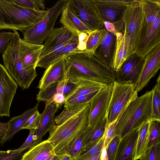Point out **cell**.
Returning <instances> with one entry per match:
<instances>
[{
    "label": "cell",
    "mask_w": 160,
    "mask_h": 160,
    "mask_svg": "<svg viewBox=\"0 0 160 160\" xmlns=\"http://www.w3.org/2000/svg\"><path fill=\"white\" fill-rule=\"evenodd\" d=\"M66 78L76 83L90 81L108 85L115 81V72L100 62L92 52L85 51L64 57Z\"/></svg>",
    "instance_id": "cell-1"
},
{
    "label": "cell",
    "mask_w": 160,
    "mask_h": 160,
    "mask_svg": "<svg viewBox=\"0 0 160 160\" xmlns=\"http://www.w3.org/2000/svg\"><path fill=\"white\" fill-rule=\"evenodd\" d=\"M47 10L22 7L13 0H0V29L23 32L40 21Z\"/></svg>",
    "instance_id": "cell-2"
},
{
    "label": "cell",
    "mask_w": 160,
    "mask_h": 160,
    "mask_svg": "<svg viewBox=\"0 0 160 160\" xmlns=\"http://www.w3.org/2000/svg\"><path fill=\"white\" fill-rule=\"evenodd\" d=\"M90 103L75 116L49 132L46 140L52 145L56 155L64 153L71 142L88 126Z\"/></svg>",
    "instance_id": "cell-3"
},
{
    "label": "cell",
    "mask_w": 160,
    "mask_h": 160,
    "mask_svg": "<svg viewBox=\"0 0 160 160\" xmlns=\"http://www.w3.org/2000/svg\"><path fill=\"white\" fill-rule=\"evenodd\" d=\"M152 96V90L131 101L119 117L115 135L121 139L132 131L138 129L150 118Z\"/></svg>",
    "instance_id": "cell-4"
},
{
    "label": "cell",
    "mask_w": 160,
    "mask_h": 160,
    "mask_svg": "<svg viewBox=\"0 0 160 160\" xmlns=\"http://www.w3.org/2000/svg\"><path fill=\"white\" fill-rule=\"evenodd\" d=\"M2 55L4 66L17 84L24 90L29 87L37 75L36 69L27 70L23 67L19 56L20 38L17 31Z\"/></svg>",
    "instance_id": "cell-5"
},
{
    "label": "cell",
    "mask_w": 160,
    "mask_h": 160,
    "mask_svg": "<svg viewBox=\"0 0 160 160\" xmlns=\"http://www.w3.org/2000/svg\"><path fill=\"white\" fill-rule=\"evenodd\" d=\"M68 0H59L51 8L38 22L23 32L25 42L33 44L42 45V43L53 29L58 17L65 6Z\"/></svg>",
    "instance_id": "cell-6"
},
{
    "label": "cell",
    "mask_w": 160,
    "mask_h": 160,
    "mask_svg": "<svg viewBox=\"0 0 160 160\" xmlns=\"http://www.w3.org/2000/svg\"><path fill=\"white\" fill-rule=\"evenodd\" d=\"M138 97L133 84L114 81L106 115V126L118 118L128 104Z\"/></svg>",
    "instance_id": "cell-7"
},
{
    "label": "cell",
    "mask_w": 160,
    "mask_h": 160,
    "mask_svg": "<svg viewBox=\"0 0 160 160\" xmlns=\"http://www.w3.org/2000/svg\"><path fill=\"white\" fill-rule=\"evenodd\" d=\"M124 25L123 34L129 38V47L127 58L134 53L135 47L142 29L145 17L138 0L128 6L122 17Z\"/></svg>",
    "instance_id": "cell-8"
},
{
    "label": "cell",
    "mask_w": 160,
    "mask_h": 160,
    "mask_svg": "<svg viewBox=\"0 0 160 160\" xmlns=\"http://www.w3.org/2000/svg\"><path fill=\"white\" fill-rule=\"evenodd\" d=\"M160 44V12L150 25L145 22V18L135 45L134 53L145 57L152 49Z\"/></svg>",
    "instance_id": "cell-9"
},
{
    "label": "cell",
    "mask_w": 160,
    "mask_h": 160,
    "mask_svg": "<svg viewBox=\"0 0 160 160\" xmlns=\"http://www.w3.org/2000/svg\"><path fill=\"white\" fill-rule=\"evenodd\" d=\"M96 11L104 22L111 23L122 19L128 6L133 0H93Z\"/></svg>",
    "instance_id": "cell-10"
},
{
    "label": "cell",
    "mask_w": 160,
    "mask_h": 160,
    "mask_svg": "<svg viewBox=\"0 0 160 160\" xmlns=\"http://www.w3.org/2000/svg\"><path fill=\"white\" fill-rule=\"evenodd\" d=\"M18 84L5 67L0 63V116L10 117V110Z\"/></svg>",
    "instance_id": "cell-11"
},
{
    "label": "cell",
    "mask_w": 160,
    "mask_h": 160,
    "mask_svg": "<svg viewBox=\"0 0 160 160\" xmlns=\"http://www.w3.org/2000/svg\"><path fill=\"white\" fill-rule=\"evenodd\" d=\"M145 57L133 53L129 56L115 73V81L122 84L134 85L142 71Z\"/></svg>",
    "instance_id": "cell-12"
},
{
    "label": "cell",
    "mask_w": 160,
    "mask_h": 160,
    "mask_svg": "<svg viewBox=\"0 0 160 160\" xmlns=\"http://www.w3.org/2000/svg\"><path fill=\"white\" fill-rule=\"evenodd\" d=\"M78 18L93 30L104 27V22L98 13L93 0H71Z\"/></svg>",
    "instance_id": "cell-13"
},
{
    "label": "cell",
    "mask_w": 160,
    "mask_h": 160,
    "mask_svg": "<svg viewBox=\"0 0 160 160\" xmlns=\"http://www.w3.org/2000/svg\"><path fill=\"white\" fill-rule=\"evenodd\" d=\"M145 61L139 78L134 85L138 92L148 84L160 68V44H158L144 57Z\"/></svg>",
    "instance_id": "cell-14"
},
{
    "label": "cell",
    "mask_w": 160,
    "mask_h": 160,
    "mask_svg": "<svg viewBox=\"0 0 160 160\" xmlns=\"http://www.w3.org/2000/svg\"><path fill=\"white\" fill-rule=\"evenodd\" d=\"M113 88V83L100 91L90 103L88 126H92L106 117Z\"/></svg>",
    "instance_id": "cell-15"
},
{
    "label": "cell",
    "mask_w": 160,
    "mask_h": 160,
    "mask_svg": "<svg viewBox=\"0 0 160 160\" xmlns=\"http://www.w3.org/2000/svg\"><path fill=\"white\" fill-rule=\"evenodd\" d=\"M78 37L64 27L54 28L45 40L39 59L72 42Z\"/></svg>",
    "instance_id": "cell-16"
},
{
    "label": "cell",
    "mask_w": 160,
    "mask_h": 160,
    "mask_svg": "<svg viewBox=\"0 0 160 160\" xmlns=\"http://www.w3.org/2000/svg\"><path fill=\"white\" fill-rule=\"evenodd\" d=\"M67 69L64 57L50 65L46 69L37 88L43 89L60 82L66 77Z\"/></svg>",
    "instance_id": "cell-17"
},
{
    "label": "cell",
    "mask_w": 160,
    "mask_h": 160,
    "mask_svg": "<svg viewBox=\"0 0 160 160\" xmlns=\"http://www.w3.org/2000/svg\"><path fill=\"white\" fill-rule=\"evenodd\" d=\"M60 23L63 27L78 36L81 32L88 34L94 31L84 24L77 17L71 0H68L62 11Z\"/></svg>",
    "instance_id": "cell-18"
},
{
    "label": "cell",
    "mask_w": 160,
    "mask_h": 160,
    "mask_svg": "<svg viewBox=\"0 0 160 160\" xmlns=\"http://www.w3.org/2000/svg\"><path fill=\"white\" fill-rule=\"evenodd\" d=\"M43 48V45L28 43L20 38L19 56L22 65L26 69H36Z\"/></svg>",
    "instance_id": "cell-19"
},
{
    "label": "cell",
    "mask_w": 160,
    "mask_h": 160,
    "mask_svg": "<svg viewBox=\"0 0 160 160\" xmlns=\"http://www.w3.org/2000/svg\"><path fill=\"white\" fill-rule=\"evenodd\" d=\"M116 44V35L108 31L93 54L102 63L112 68Z\"/></svg>",
    "instance_id": "cell-20"
},
{
    "label": "cell",
    "mask_w": 160,
    "mask_h": 160,
    "mask_svg": "<svg viewBox=\"0 0 160 160\" xmlns=\"http://www.w3.org/2000/svg\"><path fill=\"white\" fill-rule=\"evenodd\" d=\"M60 106L53 102H46L45 108L40 114V118L35 130L36 144L41 142L42 137L55 125L54 115Z\"/></svg>",
    "instance_id": "cell-21"
},
{
    "label": "cell",
    "mask_w": 160,
    "mask_h": 160,
    "mask_svg": "<svg viewBox=\"0 0 160 160\" xmlns=\"http://www.w3.org/2000/svg\"><path fill=\"white\" fill-rule=\"evenodd\" d=\"M138 129L124 137L119 143L114 160H133L138 136Z\"/></svg>",
    "instance_id": "cell-22"
},
{
    "label": "cell",
    "mask_w": 160,
    "mask_h": 160,
    "mask_svg": "<svg viewBox=\"0 0 160 160\" xmlns=\"http://www.w3.org/2000/svg\"><path fill=\"white\" fill-rule=\"evenodd\" d=\"M78 44V37L68 44L40 58L37 64V67H39L46 69L50 65L64 56L83 52L78 50L77 48Z\"/></svg>",
    "instance_id": "cell-23"
},
{
    "label": "cell",
    "mask_w": 160,
    "mask_h": 160,
    "mask_svg": "<svg viewBox=\"0 0 160 160\" xmlns=\"http://www.w3.org/2000/svg\"><path fill=\"white\" fill-rule=\"evenodd\" d=\"M39 103L38 102L35 107L28 109L20 115L12 118L7 122L8 128L4 137L0 142L1 145L10 140L15 134L22 129L23 125L38 110Z\"/></svg>",
    "instance_id": "cell-24"
},
{
    "label": "cell",
    "mask_w": 160,
    "mask_h": 160,
    "mask_svg": "<svg viewBox=\"0 0 160 160\" xmlns=\"http://www.w3.org/2000/svg\"><path fill=\"white\" fill-rule=\"evenodd\" d=\"M106 122V117L98 123L92 126H88L85 128L83 139V152L95 145L102 136Z\"/></svg>",
    "instance_id": "cell-25"
},
{
    "label": "cell",
    "mask_w": 160,
    "mask_h": 160,
    "mask_svg": "<svg viewBox=\"0 0 160 160\" xmlns=\"http://www.w3.org/2000/svg\"><path fill=\"white\" fill-rule=\"evenodd\" d=\"M117 44L112 68L115 72L121 68L127 59L129 47L128 38L125 34L117 33Z\"/></svg>",
    "instance_id": "cell-26"
},
{
    "label": "cell",
    "mask_w": 160,
    "mask_h": 160,
    "mask_svg": "<svg viewBox=\"0 0 160 160\" xmlns=\"http://www.w3.org/2000/svg\"><path fill=\"white\" fill-rule=\"evenodd\" d=\"M56 155L52 144L46 140L29 148L21 160H44Z\"/></svg>",
    "instance_id": "cell-27"
},
{
    "label": "cell",
    "mask_w": 160,
    "mask_h": 160,
    "mask_svg": "<svg viewBox=\"0 0 160 160\" xmlns=\"http://www.w3.org/2000/svg\"><path fill=\"white\" fill-rule=\"evenodd\" d=\"M76 83L75 87L66 97L65 101L80 96L100 92L108 85L90 81H82Z\"/></svg>",
    "instance_id": "cell-28"
},
{
    "label": "cell",
    "mask_w": 160,
    "mask_h": 160,
    "mask_svg": "<svg viewBox=\"0 0 160 160\" xmlns=\"http://www.w3.org/2000/svg\"><path fill=\"white\" fill-rule=\"evenodd\" d=\"M150 122L149 119L145 121L138 128V136L133 160L139 159L148 149Z\"/></svg>",
    "instance_id": "cell-29"
},
{
    "label": "cell",
    "mask_w": 160,
    "mask_h": 160,
    "mask_svg": "<svg viewBox=\"0 0 160 160\" xmlns=\"http://www.w3.org/2000/svg\"><path fill=\"white\" fill-rule=\"evenodd\" d=\"M144 13L146 23L152 24L160 12V0H138Z\"/></svg>",
    "instance_id": "cell-30"
},
{
    "label": "cell",
    "mask_w": 160,
    "mask_h": 160,
    "mask_svg": "<svg viewBox=\"0 0 160 160\" xmlns=\"http://www.w3.org/2000/svg\"><path fill=\"white\" fill-rule=\"evenodd\" d=\"M152 96L151 113L149 120L160 122V75L159 74L156 84L152 90Z\"/></svg>",
    "instance_id": "cell-31"
},
{
    "label": "cell",
    "mask_w": 160,
    "mask_h": 160,
    "mask_svg": "<svg viewBox=\"0 0 160 160\" xmlns=\"http://www.w3.org/2000/svg\"><path fill=\"white\" fill-rule=\"evenodd\" d=\"M108 32L105 28L103 27L88 33L86 42V50L94 54Z\"/></svg>",
    "instance_id": "cell-32"
},
{
    "label": "cell",
    "mask_w": 160,
    "mask_h": 160,
    "mask_svg": "<svg viewBox=\"0 0 160 160\" xmlns=\"http://www.w3.org/2000/svg\"><path fill=\"white\" fill-rule=\"evenodd\" d=\"M85 129L71 142L64 153H67L75 159L83 153V139Z\"/></svg>",
    "instance_id": "cell-33"
},
{
    "label": "cell",
    "mask_w": 160,
    "mask_h": 160,
    "mask_svg": "<svg viewBox=\"0 0 160 160\" xmlns=\"http://www.w3.org/2000/svg\"><path fill=\"white\" fill-rule=\"evenodd\" d=\"M89 103H86L70 108L64 109L63 111L55 118L56 125H59L76 115Z\"/></svg>",
    "instance_id": "cell-34"
},
{
    "label": "cell",
    "mask_w": 160,
    "mask_h": 160,
    "mask_svg": "<svg viewBox=\"0 0 160 160\" xmlns=\"http://www.w3.org/2000/svg\"><path fill=\"white\" fill-rule=\"evenodd\" d=\"M150 121L148 149L160 143V122Z\"/></svg>",
    "instance_id": "cell-35"
},
{
    "label": "cell",
    "mask_w": 160,
    "mask_h": 160,
    "mask_svg": "<svg viewBox=\"0 0 160 160\" xmlns=\"http://www.w3.org/2000/svg\"><path fill=\"white\" fill-rule=\"evenodd\" d=\"M99 92H95L87 95L80 96L66 101L64 103V109H68L78 105L90 103L93 98Z\"/></svg>",
    "instance_id": "cell-36"
},
{
    "label": "cell",
    "mask_w": 160,
    "mask_h": 160,
    "mask_svg": "<svg viewBox=\"0 0 160 160\" xmlns=\"http://www.w3.org/2000/svg\"><path fill=\"white\" fill-rule=\"evenodd\" d=\"M104 140V136H102L94 146L83 152L76 160H85L101 154Z\"/></svg>",
    "instance_id": "cell-37"
},
{
    "label": "cell",
    "mask_w": 160,
    "mask_h": 160,
    "mask_svg": "<svg viewBox=\"0 0 160 160\" xmlns=\"http://www.w3.org/2000/svg\"><path fill=\"white\" fill-rule=\"evenodd\" d=\"M17 4L27 8L45 10L44 0H13Z\"/></svg>",
    "instance_id": "cell-38"
},
{
    "label": "cell",
    "mask_w": 160,
    "mask_h": 160,
    "mask_svg": "<svg viewBox=\"0 0 160 160\" xmlns=\"http://www.w3.org/2000/svg\"><path fill=\"white\" fill-rule=\"evenodd\" d=\"M140 160H160V143L148 149Z\"/></svg>",
    "instance_id": "cell-39"
},
{
    "label": "cell",
    "mask_w": 160,
    "mask_h": 160,
    "mask_svg": "<svg viewBox=\"0 0 160 160\" xmlns=\"http://www.w3.org/2000/svg\"><path fill=\"white\" fill-rule=\"evenodd\" d=\"M104 27L108 31L115 34L117 33L123 34L124 32V25L122 19L112 23L104 22Z\"/></svg>",
    "instance_id": "cell-40"
},
{
    "label": "cell",
    "mask_w": 160,
    "mask_h": 160,
    "mask_svg": "<svg viewBox=\"0 0 160 160\" xmlns=\"http://www.w3.org/2000/svg\"><path fill=\"white\" fill-rule=\"evenodd\" d=\"M120 140V137L118 135H115L107 146L106 151L108 160H114Z\"/></svg>",
    "instance_id": "cell-41"
},
{
    "label": "cell",
    "mask_w": 160,
    "mask_h": 160,
    "mask_svg": "<svg viewBox=\"0 0 160 160\" xmlns=\"http://www.w3.org/2000/svg\"><path fill=\"white\" fill-rule=\"evenodd\" d=\"M24 152H20L16 149L7 151L0 150V160H20Z\"/></svg>",
    "instance_id": "cell-42"
},
{
    "label": "cell",
    "mask_w": 160,
    "mask_h": 160,
    "mask_svg": "<svg viewBox=\"0 0 160 160\" xmlns=\"http://www.w3.org/2000/svg\"><path fill=\"white\" fill-rule=\"evenodd\" d=\"M35 133V129L30 130L29 133L24 143L17 150L20 152H24L28 148L36 145L37 138Z\"/></svg>",
    "instance_id": "cell-43"
},
{
    "label": "cell",
    "mask_w": 160,
    "mask_h": 160,
    "mask_svg": "<svg viewBox=\"0 0 160 160\" xmlns=\"http://www.w3.org/2000/svg\"><path fill=\"white\" fill-rule=\"evenodd\" d=\"M13 35V32H0V53L3 54L5 52Z\"/></svg>",
    "instance_id": "cell-44"
},
{
    "label": "cell",
    "mask_w": 160,
    "mask_h": 160,
    "mask_svg": "<svg viewBox=\"0 0 160 160\" xmlns=\"http://www.w3.org/2000/svg\"><path fill=\"white\" fill-rule=\"evenodd\" d=\"M118 118L106 127L103 135L104 136V142L106 147L109 142L115 135V128Z\"/></svg>",
    "instance_id": "cell-45"
},
{
    "label": "cell",
    "mask_w": 160,
    "mask_h": 160,
    "mask_svg": "<svg viewBox=\"0 0 160 160\" xmlns=\"http://www.w3.org/2000/svg\"><path fill=\"white\" fill-rule=\"evenodd\" d=\"M40 118V114L37 111L23 125L22 129H36Z\"/></svg>",
    "instance_id": "cell-46"
},
{
    "label": "cell",
    "mask_w": 160,
    "mask_h": 160,
    "mask_svg": "<svg viewBox=\"0 0 160 160\" xmlns=\"http://www.w3.org/2000/svg\"><path fill=\"white\" fill-rule=\"evenodd\" d=\"M88 34L86 32H81L78 36V44L77 48L78 50L82 52L86 51V42Z\"/></svg>",
    "instance_id": "cell-47"
},
{
    "label": "cell",
    "mask_w": 160,
    "mask_h": 160,
    "mask_svg": "<svg viewBox=\"0 0 160 160\" xmlns=\"http://www.w3.org/2000/svg\"><path fill=\"white\" fill-rule=\"evenodd\" d=\"M65 100V96L61 93H57L54 94L52 98V101L59 106L64 103Z\"/></svg>",
    "instance_id": "cell-48"
},
{
    "label": "cell",
    "mask_w": 160,
    "mask_h": 160,
    "mask_svg": "<svg viewBox=\"0 0 160 160\" xmlns=\"http://www.w3.org/2000/svg\"><path fill=\"white\" fill-rule=\"evenodd\" d=\"M8 127L7 122H0V142L2 141L7 132Z\"/></svg>",
    "instance_id": "cell-49"
},
{
    "label": "cell",
    "mask_w": 160,
    "mask_h": 160,
    "mask_svg": "<svg viewBox=\"0 0 160 160\" xmlns=\"http://www.w3.org/2000/svg\"><path fill=\"white\" fill-rule=\"evenodd\" d=\"M100 160H108L106 151V147L104 142L101 151Z\"/></svg>",
    "instance_id": "cell-50"
},
{
    "label": "cell",
    "mask_w": 160,
    "mask_h": 160,
    "mask_svg": "<svg viewBox=\"0 0 160 160\" xmlns=\"http://www.w3.org/2000/svg\"><path fill=\"white\" fill-rule=\"evenodd\" d=\"M59 160H76V159L66 153L61 154Z\"/></svg>",
    "instance_id": "cell-51"
},
{
    "label": "cell",
    "mask_w": 160,
    "mask_h": 160,
    "mask_svg": "<svg viewBox=\"0 0 160 160\" xmlns=\"http://www.w3.org/2000/svg\"><path fill=\"white\" fill-rule=\"evenodd\" d=\"M61 156V154L56 155L54 156L49 157L44 160H59Z\"/></svg>",
    "instance_id": "cell-52"
},
{
    "label": "cell",
    "mask_w": 160,
    "mask_h": 160,
    "mask_svg": "<svg viewBox=\"0 0 160 160\" xmlns=\"http://www.w3.org/2000/svg\"><path fill=\"white\" fill-rule=\"evenodd\" d=\"M85 160H99L98 158L96 157H92Z\"/></svg>",
    "instance_id": "cell-53"
},
{
    "label": "cell",
    "mask_w": 160,
    "mask_h": 160,
    "mask_svg": "<svg viewBox=\"0 0 160 160\" xmlns=\"http://www.w3.org/2000/svg\"><path fill=\"white\" fill-rule=\"evenodd\" d=\"M21 159L20 160H21Z\"/></svg>",
    "instance_id": "cell-54"
}]
</instances>
